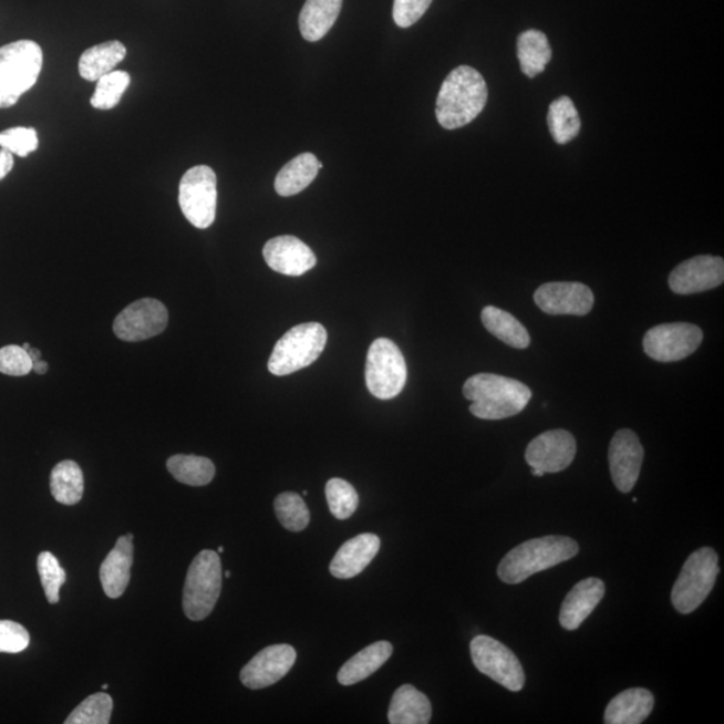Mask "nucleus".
Returning <instances> with one entry per match:
<instances>
[{
  "label": "nucleus",
  "instance_id": "ddd939ff",
  "mask_svg": "<svg viewBox=\"0 0 724 724\" xmlns=\"http://www.w3.org/2000/svg\"><path fill=\"white\" fill-rule=\"evenodd\" d=\"M577 453L575 436L565 430L544 432L529 443L525 457L531 468L545 474L561 473L573 463Z\"/></svg>",
  "mask_w": 724,
  "mask_h": 724
},
{
  "label": "nucleus",
  "instance_id": "f8f14e48",
  "mask_svg": "<svg viewBox=\"0 0 724 724\" xmlns=\"http://www.w3.org/2000/svg\"><path fill=\"white\" fill-rule=\"evenodd\" d=\"M168 325V310L154 298H143L126 307L113 322L120 340L138 342L162 334Z\"/></svg>",
  "mask_w": 724,
  "mask_h": 724
},
{
  "label": "nucleus",
  "instance_id": "a18cd8bd",
  "mask_svg": "<svg viewBox=\"0 0 724 724\" xmlns=\"http://www.w3.org/2000/svg\"><path fill=\"white\" fill-rule=\"evenodd\" d=\"M531 474L538 476V478H541V476L545 475V473L541 472V469H536V468H531Z\"/></svg>",
  "mask_w": 724,
  "mask_h": 724
},
{
  "label": "nucleus",
  "instance_id": "f3484780",
  "mask_svg": "<svg viewBox=\"0 0 724 724\" xmlns=\"http://www.w3.org/2000/svg\"><path fill=\"white\" fill-rule=\"evenodd\" d=\"M724 281V260L721 257L697 256L676 266L669 283L673 293L690 296L713 290Z\"/></svg>",
  "mask_w": 724,
  "mask_h": 724
},
{
  "label": "nucleus",
  "instance_id": "f03ea898",
  "mask_svg": "<svg viewBox=\"0 0 724 724\" xmlns=\"http://www.w3.org/2000/svg\"><path fill=\"white\" fill-rule=\"evenodd\" d=\"M463 395L472 405L469 412L483 421H501L520 414L532 393L518 380L494 373H478L463 386Z\"/></svg>",
  "mask_w": 724,
  "mask_h": 724
},
{
  "label": "nucleus",
  "instance_id": "c9c22d12",
  "mask_svg": "<svg viewBox=\"0 0 724 724\" xmlns=\"http://www.w3.org/2000/svg\"><path fill=\"white\" fill-rule=\"evenodd\" d=\"M327 499L330 513L337 519H348L359 507V494L344 479L333 478L327 483Z\"/></svg>",
  "mask_w": 724,
  "mask_h": 724
},
{
  "label": "nucleus",
  "instance_id": "a878e982",
  "mask_svg": "<svg viewBox=\"0 0 724 724\" xmlns=\"http://www.w3.org/2000/svg\"><path fill=\"white\" fill-rule=\"evenodd\" d=\"M342 9V0H307L300 15L304 40L317 42L334 27Z\"/></svg>",
  "mask_w": 724,
  "mask_h": 724
},
{
  "label": "nucleus",
  "instance_id": "6e6552de",
  "mask_svg": "<svg viewBox=\"0 0 724 724\" xmlns=\"http://www.w3.org/2000/svg\"><path fill=\"white\" fill-rule=\"evenodd\" d=\"M406 377L405 359L395 342L377 339L368 351L365 381L374 397L390 400L404 390Z\"/></svg>",
  "mask_w": 724,
  "mask_h": 724
},
{
  "label": "nucleus",
  "instance_id": "a19ab883",
  "mask_svg": "<svg viewBox=\"0 0 724 724\" xmlns=\"http://www.w3.org/2000/svg\"><path fill=\"white\" fill-rule=\"evenodd\" d=\"M432 0H395L393 2V21L399 28L408 29L430 9Z\"/></svg>",
  "mask_w": 724,
  "mask_h": 724
},
{
  "label": "nucleus",
  "instance_id": "f704fd0d",
  "mask_svg": "<svg viewBox=\"0 0 724 724\" xmlns=\"http://www.w3.org/2000/svg\"><path fill=\"white\" fill-rule=\"evenodd\" d=\"M113 711L112 697L105 692L91 695L69 715L66 724H107Z\"/></svg>",
  "mask_w": 724,
  "mask_h": 724
},
{
  "label": "nucleus",
  "instance_id": "c756f323",
  "mask_svg": "<svg viewBox=\"0 0 724 724\" xmlns=\"http://www.w3.org/2000/svg\"><path fill=\"white\" fill-rule=\"evenodd\" d=\"M50 490L59 504L73 506L84 497V474L73 461L60 462L50 476Z\"/></svg>",
  "mask_w": 724,
  "mask_h": 724
},
{
  "label": "nucleus",
  "instance_id": "4468645a",
  "mask_svg": "<svg viewBox=\"0 0 724 724\" xmlns=\"http://www.w3.org/2000/svg\"><path fill=\"white\" fill-rule=\"evenodd\" d=\"M297 652L288 644H277L265 648L257 653L240 671V682L250 690L270 687L288 675L293 669Z\"/></svg>",
  "mask_w": 724,
  "mask_h": 724
},
{
  "label": "nucleus",
  "instance_id": "58836bf2",
  "mask_svg": "<svg viewBox=\"0 0 724 724\" xmlns=\"http://www.w3.org/2000/svg\"><path fill=\"white\" fill-rule=\"evenodd\" d=\"M33 371V360L28 351L19 345H8L0 349V373L8 376H27Z\"/></svg>",
  "mask_w": 724,
  "mask_h": 724
},
{
  "label": "nucleus",
  "instance_id": "9d476101",
  "mask_svg": "<svg viewBox=\"0 0 724 724\" xmlns=\"http://www.w3.org/2000/svg\"><path fill=\"white\" fill-rule=\"evenodd\" d=\"M476 669L505 689L518 692L525 685V672L516 653L490 637L479 634L469 644Z\"/></svg>",
  "mask_w": 724,
  "mask_h": 724
},
{
  "label": "nucleus",
  "instance_id": "49530a36",
  "mask_svg": "<svg viewBox=\"0 0 724 724\" xmlns=\"http://www.w3.org/2000/svg\"><path fill=\"white\" fill-rule=\"evenodd\" d=\"M22 348L24 349V351H29L31 347L29 344H23Z\"/></svg>",
  "mask_w": 724,
  "mask_h": 724
},
{
  "label": "nucleus",
  "instance_id": "de8ad7c7",
  "mask_svg": "<svg viewBox=\"0 0 724 724\" xmlns=\"http://www.w3.org/2000/svg\"><path fill=\"white\" fill-rule=\"evenodd\" d=\"M224 551H225L224 546H220V548L218 549V552H224Z\"/></svg>",
  "mask_w": 724,
  "mask_h": 724
},
{
  "label": "nucleus",
  "instance_id": "7c9ffc66",
  "mask_svg": "<svg viewBox=\"0 0 724 724\" xmlns=\"http://www.w3.org/2000/svg\"><path fill=\"white\" fill-rule=\"evenodd\" d=\"M548 125L557 144H568L578 136L581 131V118L568 95L552 101L548 113Z\"/></svg>",
  "mask_w": 724,
  "mask_h": 724
},
{
  "label": "nucleus",
  "instance_id": "7ed1b4c3",
  "mask_svg": "<svg viewBox=\"0 0 724 724\" xmlns=\"http://www.w3.org/2000/svg\"><path fill=\"white\" fill-rule=\"evenodd\" d=\"M580 546L569 537L548 536L530 539L514 548L498 567V576L506 583H519L539 571L557 567L577 556Z\"/></svg>",
  "mask_w": 724,
  "mask_h": 724
},
{
  "label": "nucleus",
  "instance_id": "39448f33",
  "mask_svg": "<svg viewBox=\"0 0 724 724\" xmlns=\"http://www.w3.org/2000/svg\"><path fill=\"white\" fill-rule=\"evenodd\" d=\"M221 562L219 552L203 550L188 569L183 593V609L187 618L200 621L214 611L221 592Z\"/></svg>",
  "mask_w": 724,
  "mask_h": 724
},
{
  "label": "nucleus",
  "instance_id": "5701e85b",
  "mask_svg": "<svg viewBox=\"0 0 724 724\" xmlns=\"http://www.w3.org/2000/svg\"><path fill=\"white\" fill-rule=\"evenodd\" d=\"M431 716L430 699L414 685L404 684L393 694L389 710L391 724H427Z\"/></svg>",
  "mask_w": 724,
  "mask_h": 724
},
{
  "label": "nucleus",
  "instance_id": "ea45409f",
  "mask_svg": "<svg viewBox=\"0 0 724 724\" xmlns=\"http://www.w3.org/2000/svg\"><path fill=\"white\" fill-rule=\"evenodd\" d=\"M30 644L27 628L15 621L0 620V653H19Z\"/></svg>",
  "mask_w": 724,
  "mask_h": 724
},
{
  "label": "nucleus",
  "instance_id": "20e7f679",
  "mask_svg": "<svg viewBox=\"0 0 724 724\" xmlns=\"http://www.w3.org/2000/svg\"><path fill=\"white\" fill-rule=\"evenodd\" d=\"M43 65L40 44L22 40L0 48V110L15 105L37 84Z\"/></svg>",
  "mask_w": 724,
  "mask_h": 724
},
{
  "label": "nucleus",
  "instance_id": "2f4dec72",
  "mask_svg": "<svg viewBox=\"0 0 724 724\" xmlns=\"http://www.w3.org/2000/svg\"><path fill=\"white\" fill-rule=\"evenodd\" d=\"M167 468L177 482L195 487L208 485L215 476L214 463L196 455L170 456Z\"/></svg>",
  "mask_w": 724,
  "mask_h": 724
},
{
  "label": "nucleus",
  "instance_id": "6ab92c4d",
  "mask_svg": "<svg viewBox=\"0 0 724 724\" xmlns=\"http://www.w3.org/2000/svg\"><path fill=\"white\" fill-rule=\"evenodd\" d=\"M603 594H606V586L600 578L590 577L578 582L562 602L560 624L563 630H578L599 606Z\"/></svg>",
  "mask_w": 724,
  "mask_h": 724
},
{
  "label": "nucleus",
  "instance_id": "c85d7f7f",
  "mask_svg": "<svg viewBox=\"0 0 724 724\" xmlns=\"http://www.w3.org/2000/svg\"><path fill=\"white\" fill-rule=\"evenodd\" d=\"M482 323L494 337L516 349H526L530 345V334L516 317L495 307L482 310Z\"/></svg>",
  "mask_w": 724,
  "mask_h": 724
},
{
  "label": "nucleus",
  "instance_id": "423d86ee",
  "mask_svg": "<svg viewBox=\"0 0 724 724\" xmlns=\"http://www.w3.org/2000/svg\"><path fill=\"white\" fill-rule=\"evenodd\" d=\"M327 342V329L319 322L302 323L290 329L277 342L270 355V373L276 376H288L303 370L320 358Z\"/></svg>",
  "mask_w": 724,
  "mask_h": 724
},
{
  "label": "nucleus",
  "instance_id": "9b49d317",
  "mask_svg": "<svg viewBox=\"0 0 724 724\" xmlns=\"http://www.w3.org/2000/svg\"><path fill=\"white\" fill-rule=\"evenodd\" d=\"M703 341L701 328L687 322L663 323L648 330L643 347L647 355L659 362H676L696 352Z\"/></svg>",
  "mask_w": 724,
  "mask_h": 724
},
{
  "label": "nucleus",
  "instance_id": "393cba45",
  "mask_svg": "<svg viewBox=\"0 0 724 724\" xmlns=\"http://www.w3.org/2000/svg\"><path fill=\"white\" fill-rule=\"evenodd\" d=\"M322 164L313 154H301L285 165L276 177L275 187L279 196L289 198L302 193L319 175Z\"/></svg>",
  "mask_w": 724,
  "mask_h": 724
},
{
  "label": "nucleus",
  "instance_id": "37998d69",
  "mask_svg": "<svg viewBox=\"0 0 724 724\" xmlns=\"http://www.w3.org/2000/svg\"><path fill=\"white\" fill-rule=\"evenodd\" d=\"M49 370V365L46 361L40 360L35 361L33 364V371L37 372L38 374H44Z\"/></svg>",
  "mask_w": 724,
  "mask_h": 724
},
{
  "label": "nucleus",
  "instance_id": "72a5a7b5",
  "mask_svg": "<svg viewBox=\"0 0 724 724\" xmlns=\"http://www.w3.org/2000/svg\"><path fill=\"white\" fill-rule=\"evenodd\" d=\"M275 509L279 523L290 531H302L310 523V513L301 495L282 493L278 495Z\"/></svg>",
  "mask_w": 724,
  "mask_h": 724
},
{
  "label": "nucleus",
  "instance_id": "aec40b11",
  "mask_svg": "<svg viewBox=\"0 0 724 724\" xmlns=\"http://www.w3.org/2000/svg\"><path fill=\"white\" fill-rule=\"evenodd\" d=\"M380 538L360 535L341 546L330 563V573L340 580L359 576L373 561L380 550Z\"/></svg>",
  "mask_w": 724,
  "mask_h": 724
},
{
  "label": "nucleus",
  "instance_id": "e433bc0d",
  "mask_svg": "<svg viewBox=\"0 0 724 724\" xmlns=\"http://www.w3.org/2000/svg\"><path fill=\"white\" fill-rule=\"evenodd\" d=\"M44 594L50 603L60 601V590L66 581L65 570L61 568L53 552L42 551L37 561Z\"/></svg>",
  "mask_w": 724,
  "mask_h": 724
},
{
  "label": "nucleus",
  "instance_id": "bb28decb",
  "mask_svg": "<svg viewBox=\"0 0 724 724\" xmlns=\"http://www.w3.org/2000/svg\"><path fill=\"white\" fill-rule=\"evenodd\" d=\"M126 56V48L123 42L110 41L85 50L79 62V72L86 81H99L104 75L113 72L114 68L123 62Z\"/></svg>",
  "mask_w": 724,
  "mask_h": 724
},
{
  "label": "nucleus",
  "instance_id": "79ce46f5",
  "mask_svg": "<svg viewBox=\"0 0 724 724\" xmlns=\"http://www.w3.org/2000/svg\"><path fill=\"white\" fill-rule=\"evenodd\" d=\"M12 167H14V155L0 148V180H3L11 173Z\"/></svg>",
  "mask_w": 724,
  "mask_h": 724
},
{
  "label": "nucleus",
  "instance_id": "0eeeda50",
  "mask_svg": "<svg viewBox=\"0 0 724 724\" xmlns=\"http://www.w3.org/2000/svg\"><path fill=\"white\" fill-rule=\"evenodd\" d=\"M717 575L720 565L715 550L702 548L692 552L673 586V608L682 614L696 611L714 589Z\"/></svg>",
  "mask_w": 724,
  "mask_h": 724
},
{
  "label": "nucleus",
  "instance_id": "09e8293b",
  "mask_svg": "<svg viewBox=\"0 0 724 724\" xmlns=\"http://www.w3.org/2000/svg\"><path fill=\"white\" fill-rule=\"evenodd\" d=\"M225 576L228 578L231 576V571H226Z\"/></svg>",
  "mask_w": 724,
  "mask_h": 724
},
{
  "label": "nucleus",
  "instance_id": "b1692460",
  "mask_svg": "<svg viewBox=\"0 0 724 724\" xmlns=\"http://www.w3.org/2000/svg\"><path fill=\"white\" fill-rule=\"evenodd\" d=\"M393 647L389 641H377V643L366 647L349 659L348 662L341 666L339 672V683L341 685H353L366 678L373 675L381 666L386 663L392 655Z\"/></svg>",
  "mask_w": 724,
  "mask_h": 724
},
{
  "label": "nucleus",
  "instance_id": "dca6fc26",
  "mask_svg": "<svg viewBox=\"0 0 724 724\" xmlns=\"http://www.w3.org/2000/svg\"><path fill=\"white\" fill-rule=\"evenodd\" d=\"M644 461V448L639 436L631 430L616 432L609 446V467L614 486L621 493H631L637 486L641 466Z\"/></svg>",
  "mask_w": 724,
  "mask_h": 724
},
{
  "label": "nucleus",
  "instance_id": "412c9836",
  "mask_svg": "<svg viewBox=\"0 0 724 724\" xmlns=\"http://www.w3.org/2000/svg\"><path fill=\"white\" fill-rule=\"evenodd\" d=\"M132 565L133 542L126 536L120 537L100 569L101 586L110 599H118L128 588Z\"/></svg>",
  "mask_w": 724,
  "mask_h": 724
},
{
  "label": "nucleus",
  "instance_id": "f257e3e1",
  "mask_svg": "<svg viewBox=\"0 0 724 724\" xmlns=\"http://www.w3.org/2000/svg\"><path fill=\"white\" fill-rule=\"evenodd\" d=\"M488 89L474 68L459 66L444 80L436 100V118L444 130L466 126L485 110Z\"/></svg>",
  "mask_w": 724,
  "mask_h": 724
},
{
  "label": "nucleus",
  "instance_id": "a211bd4d",
  "mask_svg": "<svg viewBox=\"0 0 724 724\" xmlns=\"http://www.w3.org/2000/svg\"><path fill=\"white\" fill-rule=\"evenodd\" d=\"M263 258L270 269L289 277L303 276L317 263L313 250L291 235L270 239L263 247Z\"/></svg>",
  "mask_w": 724,
  "mask_h": 724
},
{
  "label": "nucleus",
  "instance_id": "1a4fd4ad",
  "mask_svg": "<svg viewBox=\"0 0 724 724\" xmlns=\"http://www.w3.org/2000/svg\"><path fill=\"white\" fill-rule=\"evenodd\" d=\"M179 205L186 219L196 228L213 226L218 205V180L213 168L196 165L182 177Z\"/></svg>",
  "mask_w": 724,
  "mask_h": 724
},
{
  "label": "nucleus",
  "instance_id": "473e14b6",
  "mask_svg": "<svg viewBox=\"0 0 724 724\" xmlns=\"http://www.w3.org/2000/svg\"><path fill=\"white\" fill-rule=\"evenodd\" d=\"M131 85V75L121 70H113L97 81L91 104L95 110L111 111L116 107L126 89Z\"/></svg>",
  "mask_w": 724,
  "mask_h": 724
},
{
  "label": "nucleus",
  "instance_id": "4be33fe9",
  "mask_svg": "<svg viewBox=\"0 0 724 724\" xmlns=\"http://www.w3.org/2000/svg\"><path fill=\"white\" fill-rule=\"evenodd\" d=\"M655 697L645 689L622 691L608 704L603 722L607 724H640L652 713Z\"/></svg>",
  "mask_w": 724,
  "mask_h": 724
},
{
  "label": "nucleus",
  "instance_id": "cd10ccee",
  "mask_svg": "<svg viewBox=\"0 0 724 724\" xmlns=\"http://www.w3.org/2000/svg\"><path fill=\"white\" fill-rule=\"evenodd\" d=\"M517 52L520 70L526 77L541 74L551 60V48L542 31L527 30L518 37Z\"/></svg>",
  "mask_w": 724,
  "mask_h": 724
},
{
  "label": "nucleus",
  "instance_id": "4c0bfd02",
  "mask_svg": "<svg viewBox=\"0 0 724 724\" xmlns=\"http://www.w3.org/2000/svg\"><path fill=\"white\" fill-rule=\"evenodd\" d=\"M38 133L34 128L15 126V128L0 132V148L11 152L12 155L27 157L38 149Z\"/></svg>",
  "mask_w": 724,
  "mask_h": 724
},
{
  "label": "nucleus",
  "instance_id": "c03bdc74",
  "mask_svg": "<svg viewBox=\"0 0 724 724\" xmlns=\"http://www.w3.org/2000/svg\"><path fill=\"white\" fill-rule=\"evenodd\" d=\"M28 353H29L31 360H33V364H34L35 361L42 360V353L40 351H38V349L30 348Z\"/></svg>",
  "mask_w": 724,
  "mask_h": 724
},
{
  "label": "nucleus",
  "instance_id": "8fccbe9b",
  "mask_svg": "<svg viewBox=\"0 0 724 724\" xmlns=\"http://www.w3.org/2000/svg\"><path fill=\"white\" fill-rule=\"evenodd\" d=\"M126 537H128V539H130V541H132V542H133V535H131V532H130V535H128V536H126Z\"/></svg>",
  "mask_w": 724,
  "mask_h": 724
},
{
  "label": "nucleus",
  "instance_id": "2eb2a0df",
  "mask_svg": "<svg viewBox=\"0 0 724 724\" xmlns=\"http://www.w3.org/2000/svg\"><path fill=\"white\" fill-rule=\"evenodd\" d=\"M535 302L546 314L587 316L593 309L594 296L583 283L551 282L539 286Z\"/></svg>",
  "mask_w": 724,
  "mask_h": 724
}]
</instances>
